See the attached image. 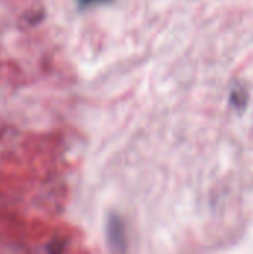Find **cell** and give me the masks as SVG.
Masks as SVG:
<instances>
[{
    "mask_svg": "<svg viewBox=\"0 0 253 254\" xmlns=\"http://www.w3.org/2000/svg\"><path fill=\"white\" fill-rule=\"evenodd\" d=\"M248 101H249V94H248V89L243 86V83L240 82H234L231 85V91H230V104L242 112L246 109L248 106Z\"/></svg>",
    "mask_w": 253,
    "mask_h": 254,
    "instance_id": "7a4b0ae2",
    "label": "cell"
},
{
    "mask_svg": "<svg viewBox=\"0 0 253 254\" xmlns=\"http://www.w3.org/2000/svg\"><path fill=\"white\" fill-rule=\"evenodd\" d=\"M106 241L113 254H125L128 240H127V228L124 219L110 211L106 217Z\"/></svg>",
    "mask_w": 253,
    "mask_h": 254,
    "instance_id": "6da1fadb",
    "label": "cell"
}]
</instances>
